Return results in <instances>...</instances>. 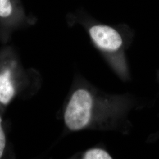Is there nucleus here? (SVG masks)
<instances>
[{
	"instance_id": "1",
	"label": "nucleus",
	"mask_w": 159,
	"mask_h": 159,
	"mask_svg": "<svg viewBox=\"0 0 159 159\" xmlns=\"http://www.w3.org/2000/svg\"><path fill=\"white\" fill-rule=\"evenodd\" d=\"M92 99L90 93L80 89L74 92L66 108L64 120L71 130H79L87 125L90 119Z\"/></svg>"
},
{
	"instance_id": "2",
	"label": "nucleus",
	"mask_w": 159,
	"mask_h": 159,
	"mask_svg": "<svg viewBox=\"0 0 159 159\" xmlns=\"http://www.w3.org/2000/svg\"><path fill=\"white\" fill-rule=\"evenodd\" d=\"M90 34L97 45L105 50H117L122 44V39L119 33L108 26L94 25L90 29Z\"/></svg>"
},
{
	"instance_id": "3",
	"label": "nucleus",
	"mask_w": 159,
	"mask_h": 159,
	"mask_svg": "<svg viewBox=\"0 0 159 159\" xmlns=\"http://www.w3.org/2000/svg\"><path fill=\"white\" fill-rule=\"evenodd\" d=\"M14 87L11 80V72L6 70L0 73V102L7 104L14 95Z\"/></svg>"
},
{
	"instance_id": "4",
	"label": "nucleus",
	"mask_w": 159,
	"mask_h": 159,
	"mask_svg": "<svg viewBox=\"0 0 159 159\" xmlns=\"http://www.w3.org/2000/svg\"><path fill=\"white\" fill-rule=\"evenodd\" d=\"M85 159H110L109 154L100 148H93L87 151L84 156Z\"/></svg>"
},
{
	"instance_id": "5",
	"label": "nucleus",
	"mask_w": 159,
	"mask_h": 159,
	"mask_svg": "<svg viewBox=\"0 0 159 159\" xmlns=\"http://www.w3.org/2000/svg\"><path fill=\"white\" fill-rule=\"evenodd\" d=\"M12 6L10 0H0V17L6 18L12 13Z\"/></svg>"
},
{
	"instance_id": "6",
	"label": "nucleus",
	"mask_w": 159,
	"mask_h": 159,
	"mask_svg": "<svg viewBox=\"0 0 159 159\" xmlns=\"http://www.w3.org/2000/svg\"><path fill=\"white\" fill-rule=\"evenodd\" d=\"M1 118L0 117V158L2 157L6 147V137L1 125Z\"/></svg>"
}]
</instances>
